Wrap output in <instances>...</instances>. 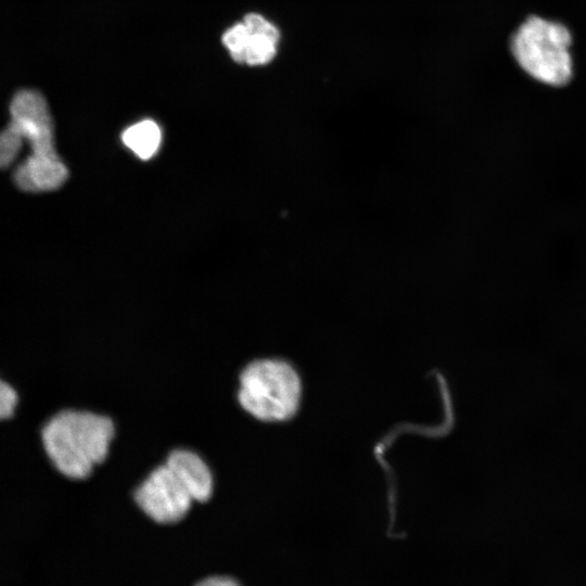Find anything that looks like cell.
<instances>
[{
    "label": "cell",
    "mask_w": 586,
    "mask_h": 586,
    "mask_svg": "<svg viewBox=\"0 0 586 586\" xmlns=\"http://www.w3.org/2000/svg\"><path fill=\"white\" fill-rule=\"evenodd\" d=\"M239 382V404L257 420L282 422L296 413L302 384L297 371L288 361L255 359L241 371Z\"/></svg>",
    "instance_id": "2"
},
{
    "label": "cell",
    "mask_w": 586,
    "mask_h": 586,
    "mask_svg": "<svg viewBox=\"0 0 586 586\" xmlns=\"http://www.w3.org/2000/svg\"><path fill=\"white\" fill-rule=\"evenodd\" d=\"M16 403V392L8 383L0 380V419L11 417L13 415Z\"/></svg>",
    "instance_id": "11"
},
{
    "label": "cell",
    "mask_w": 586,
    "mask_h": 586,
    "mask_svg": "<svg viewBox=\"0 0 586 586\" xmlns=\"http://www.w3.org/2000/svg\"><path fill=\"white\" fill-rule=\"evenodd\" d=\"M122 141L136 156L145 161L157 153L162 130L154 120L143 119L126 128Z\"/></svg>",
    "instance_id": "9"
},
{
    "label": "cell",
    "mask_w": 586,
    "mask_h": 586,
    "mask_svg": "<svg viewBox=\"0 0 586 586\" xmlns=\"http://www.w3.org/2000/svg\"><path fill=\"white\" fill-rule=\"evenodd\" d=\"M280 39L279 28L258 13L246 14L221 37L230 56L235 62L249 66L270 63L278 53Z\"/></svg>",
    "instance_id": "5"
},
{
    "label": "cell",
    "mask_w": 586,
    "mask_h": 586,
    "mask_svg": "<svg viewBox=\"0 0 586 586\" xmlns=\"http://www.w3.org/2000/svg\"><path fill=\"white\" fill-rule=\"evenodd\" d=\"M11 122L27 140L33 154L58 156L53 123L43 95L33 89L17 91L10 103Z\"/></svg>",
    "instance_id": "6"
},
{
    "label": "cell",
    "mask_w": 586,
    "mask_h": 586,
    "mask_svg": "<svg viewBox=\"0 0 586 586\" xmlns=\"http://www.w3.org/2000/svg\"><path fill=\"white\" fill-rule=\"evenodd\" d=\"M68 170L58 156L29 155L14 170L13 179L24 191H51L61 187Z\"/></svg>",
    "instance_id": "7"
},
{
    "label": "cell",
    "mask_w": 586,
    "mask_h": 586,
    "mask_svg": "<svg viewBox=\"0 0 586 586\" xmlns=\"http://www.w3.org/2000/svg\"><path fill=\"white\" fill-rule=\"evenodd\" d=\"M194 586H240V584L230 576H209Z\"/></svg>",
    "instance_id": "12"
},
{
    "label": "cell",
    "mask_w": 586,
    "mask_h": 586,
    "mask_svg": "<svg viewBox=\"0 0 586 586\" xmlns=\"http://www.w3.org/2000/svg\"><path fill=\"white\" fill-rule=\"evenodd\" d=\"M23 140V136L12 123L0 132V168H7L13 163L21 152Z\"/></svg>",
    "instance_id": "10"
},
{
    "label": "cell",
    "mask_w": 586,
    "mask_h": 586,
    "mask_svg": "<svg viewBox=\"0 0 586 586\" xmlns=\"http://www.w3.org/2000/svg\"><path fill=\"white\" fill-rule=\"evenodd\" d=\"M133 498L137 506L160 524L182 520L193 501L186 486L166 463L149 473L136 488Z\"/></svg>",
    "instance_id": "4"
},
{
    "label": "cell",
    "mask_w": 586,
    "mask_h": 586,
    "mask_svg": "<svg viewBox=\"0 0 586 586\" xmlns=\"http://www.w3.org/2000/svg\"><path fill=\"white\" fill-rule=\"evenodd\" d=\"M165 463L186 486L193 500L206 502L213 495V474L206 462L194 451L171 450Z\"/></svg>",
    "instance_id": "8"
},
{
    "label": "cell",
    "mask_w": 586,
    "mask_h": 586,
    "mask_svg": "<svg viewBox=\"0 0 586 586\" xmlns=\"http://www.w3.org/2000/svg\"><path fill=\"white\" fill-rule=\"evenodd\" d=\"M571 34L557 22L530 16L511 38V51L533 78L555 87L572 78Z\"/></svg>",
    "instance_id": "3"
},
{
    "label": "cell",
    "mask_w": 586,
    "mask_h": 586,
    "mask_svg": "<svg viewBox=\"0 0 586 586\" xmlns=\"http://www.w3.org/2000/svg\"><path fill=\"white\" fill-rule=\"evenodd\" d=\"M114 433L109 417L68 409L48 421L41 437L54 467L69 479L82 480L105 460Z\"/></svg>",
    "instance_id": "1"
}]
</instances>
